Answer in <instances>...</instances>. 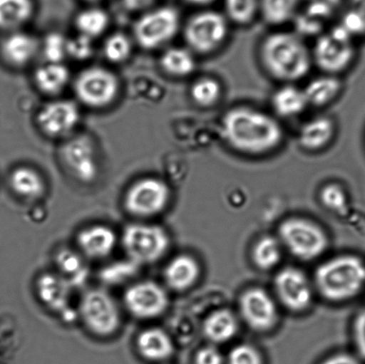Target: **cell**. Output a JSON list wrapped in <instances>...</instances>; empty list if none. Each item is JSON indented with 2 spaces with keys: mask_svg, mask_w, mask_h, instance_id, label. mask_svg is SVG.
<instances>
[{
  "mask_svg": "<svg viewBox=\"0 0 365 364\" xmlns=\"http://www.w3.org/2000/svg\"><path fill=\"white\" fill-rule=\"evenodd\" d=\"M221 135L229 147L249 156L274 151L284 137L277 120L262 110L247 106L235 107L225 113Z\"/></svg>",
  "mask_w": 365,
  "mask_h": 364,
  "instance_id": "1",
  "label": "cell"
},
{
  "mask_svg": "<svg viewBox=\"0 0 365 364\" xmlns=\"http://www.w3.org/2000/svg\"><path fill=\"white\" fill-rule=\"evenodd\" d=\"M259 58L271 77L282 82L302 80L312 66V53L300 38L292 32H274L264 38Z\"/></svg>",
  "mask_w": 365,
  "mask_h": 364,
  "instance_id": "2",
  "label": "cell"
},
{
  "mask_svg": "<svg viewBox=\"0 0 365 364\" xmlns=\"http://www.w3.org/2000/svg\"><path fill=\"white\" fill-rule=\"evenodd\" d=\"M318 291L328 301L342 302L355 297L365 284V265L356 256H341L318 267Z\"/></svg>",
  "mask_w": 365,
  "mask_h": 364,
  "instance_id": "3",
  "label": "cell"
},
{
  "mask_svg": "<svg viewBox=\"0 0 365 364\" xmlns=\"http://www.w3.org/2000/svg\"><path fill=\"white\" fill-rule=\"evenodd\" d=\"M74 94L84 105L103 109L112 105L120 94V83L115 74L105 67L87 68L73 82Z\"/></svg>",
  "mask_w": 365,
  "mask_h": 364,
  "instance_id": "4",
  "label": "cell"
},
{
  "mask_svg": "<svg viewBox=\"0 0 365 364\" xmlns=\"http://www.w3.org/2000/svg\"><path fill=\"white\" fill-rule=\"evenodd\" d=\"M123 244L130 260L142 265L162 259L169 248L170 239L159 226L132 224L124 230Z\"/></svg>",
  "mask_w": 365,
  "mask_h": 364,
  "instance_id": "5",
  "label": "cell"
},
{
  "mask_svg": "<svg viewBox=\"0 0 365 364\" xmlns=\"http://www.w3.org/2000/svg\"><path fill=\"white\" fill-rule=\"evenodd\" d=\"M352 38L341 24L321 34L314 46L313 62L329 75L344 71L355 56Z\"/></svg>",
  "mask_w": 365,
  "mask_h": 364,
  "instance_id": "6",
  "label": "cell"
},
{
  "mask_svg": "<svg viewBox=\"0 0 365 364\" xmlns=\"http://www.w3.org/2000/svg\"><path fill=\"white\" fill-rule=\"evenodd\" d=\"M180 28V16L173 7L150 11L135 24L134 37L142 48H162L176 37Z\"/></svg>",
  "mask_w": 365,
  "mask_h": 364,
  "instance_id": "7",
  "label": "cell"
},
{
  "mask_svg": "<svg viewBox=\"0 0 365 364\" xmlns=\"http://www.w3.org/2000/svg\"><path fill=\"white\" fill-rule=\"evenodd\" d=\"M228 36V24L221 14L205 11L193 16L186 24L184 37L191 51L209 55L224 44Z\"/></svg>",
  "mask_w": 365,
  "mask_h": 364,
  "instance_id": "8",
  "label": "cell"
},
{
  "mask_svg": "<svg viewBox=\"0 0 365 364\" xmlns=\"http://www.w3.org/2000/svg\"><path fill=\"white\" fill-rule=\"evenodd\" d=\"M281 240L289 252L302 260H313L323 254L328 239L319 227L300 219L285 220L279 228Z\"/></svg>",
  "mask_w": 365,
  "mask_h": 364,
  "instance_id": "9",
  "label": "cell"
},
{
  "mask_svg": "<svg viewBox=\"0 0 365 364\" xmlns=\"http://www.w3.org/2000/svg\"><path fill=\"white\" fill-rule=\"evenodd\" d=\"M80 315L88 329L98 336H110L119 329V308L113 298L100 288L88 291L82 297Z\"/></svg>",
  "mask_w": 365,
  "mask_h": 364,
  "instance_id": "10",
  "label": "cell"
},
{
  "mask_svg": "<svg viewBox=\"0 0 365 364\" xmlns=\"http://www.w3.org/2000/svg\"><path fill=\"white\" fill-rule=\"evenodd\" d=\"M170 191L160 178L148 177L135 182L125 195V207L131 215L149 217L166 208Z\"/></svg>",
  "mask_w": 365,
  "mask_h": 364,
  "instance_id": "11",
  "label": "cell"
},
{
  "mask_svg": "<svg viewBox=\"0 0 365 364\" xmlns=\"http://www.w3.org/2000/svg\"><path fill=\"white\" fill-rule=\"evenodd\" d=\"M61 158L71 176L83 184H91L99 173L98 151L86 135L70 138L61 150Z\"/></svg>",
  "mask_w": 365,
  "mask_h": 364,
  "instance_id": "12",
  "label": "cell"
},
{
  "mask_svg": "<svg viewBox=\"0 0 365 364\" xmlns=\"http://www.w3.org/2000/svg\"><path fill=\"white\" fill-rule=\"evenodd\" d=\"M36 121L46 137L63 138L73 133L80 123L81 110L71 100H55L39 110Z\"/></svg>",
  "mask_w": 365,
  "mask_h": 364,
  "instance_id": "13",
  "label": "cell"
},
{
  "mask_svg": "<svg viewBox=\"0 0 365 364\" xmlns=\"http://www.w3.org/2000/svg\"><path fill=\"white\" fill-rule=\"evenodd\" d=\"M124 302L132 315L138 318L151 319L165 311L169 298L159 284L142 281L128 288Z\"/></svg>",
  "mask_w": 365,
  "mask_h": 364,
  "instance_id": "14",
  "label": "cell"
},
{
  "mask_svg": "<svg viewBox=\"0 0 365 364\" xmlns=\"http://www.w3.org/2000/svg\"><path fill=\"white\" fill-rule=\"evenodd\" d=\"M275 290L286 308L302 312L309 308L313 298L312 288L302 270L294 267L282 269L275 277Z\"/></svg>",
  "mask_w": 365,
  "mask_h": 364,
  "instance_id": "15",
  "label": "cell"
},
{
  "mask_svg": "<svg viewBox=\"0 0 365 364\" xmlns=\"http://www.w3.org/2000/svg\"><path fill=\"white\" fill-rule=\"evenodd\" d=\"M240 309L247 324L257 331H269L277 323V306L262 288H253L245 291L240 299Z\"/></svg>",
  "mask_w": 365,
  "mask_h": 364,
  "instance_id": "16",
  "label": "cell"
},
{
  "mask_svg": "<svg viewBox=\"0 0 365 364\" xmlns=\"http://www.w3.org/2000/svg\"><path fill=\"white\" fill-rule=\"evenodd\" d=\"M71 287L62 276L52 274H44L37 284L38 296L43 304L62 313L68 322H73L77 316L69 306Z\"/></svg>",
  "mask_w": 365,
  "mask_h": 364,
  "instance_id": "17",
  "label": "cell"
},
{
  "mask_svg": "<svg viewBox=\"0 0 365 364\" xmlns=\"http://www.w3.org/2000/svg\"><path fill=\"white\" fill-rule=\"evenodd\" d=\"M38 51V43L26 32L13 31L4 39L1 45L3 58L9 66L21 68L34 59Z\"/></svg>",
  "mask_w": 365,
  "mask_h": 364,
  "instance_id": "18",
  "label": "cell"
},
{
  "mask_svg": "<svg viewBox=\"0 0 365 364\" xmlns=\"http://www.w3.org/2000/svg\"><path fill=\"white\" fill-rule=\"evenodd\" d=\"M78 244L88 258L103 259L113 252L116 244V234L106 226H93L78 235Z\"/></svg>",
  "mask_w": 365,
  "mask_h": 364,
  "instance_id": "19",
  "label": "cell"
},
{
  "mask_svg": "<svg viewBox=\"0 0 365 364\" xmlns=\"http://www.w3.org/2000/svg\"><path fill=\"white\" fill-rule=\"evenodd\" d=\"M335 123L331 118H314L300 128L299 144L306 151H321L331 144L335 135Z\"/></svg>",
  "mask_w": 365,
  "mask_h": 364,
  "instance_id": "20",
  "label": "cell"
},
{
  "mask_svg": "<svg viewBox=\"0 0 365 364\" xmlns=\"http://www.w3.org/2000/svg\"><path fill=\"white\" fill-rule=\"evenodd\" d=\"M200 266L196 260L188 255L178 256L171 260L165 269L168 285L175 291L187 290L198 280Z\"/></svg>",
  "mask_w": 365,
  "mask_h": 364,
  "instance_id": "21",
  "label": "cell"
},
{
  "mask_svg": "<svg viewBox=\"0 0 365 364\" xmlns=\"http://www.w3.org/2000/svg\"><path fill=\"white\" fill-rule=\"evenodd\" d=\"M137 345L143 358L150 361H163L174 351L170 337L158 328H152L139 334Z\"/></svg>",
  "mask_w": 365,
  "mask_h": 364,
  "instance_id": "22",
  "label": "cell"
},
{
  "mask_svg": "<svg viewBox=\"0 0 365 364\" xmlns=\"http://www.w3.org/2000/svg\"><path fill=\"white\" fill-rule=\"evenodd\" d=\"M34 78L36 87L43 94L56 95L69 84L71 74L63 63H46L35 71Z\"/></svg>",
  "mask_w": 365,
  "mask_h": 364,
  "instance_id": "23",
  "label": "cell"
},
{
  "mask_svg": "<svg viewBox=\"0 0 365 364\" xmlns=\"http://www.w3.org/2000/svg\"><path fill=\"white\" fill-rule=\"evenodd\" d=\"M271 102L275 113L282 118L298 116L309 106L303 89L292 84L278 88Z\"/></svg>",
  "mask_w": 365,
  "mask_h": 364,
  "instance_id": "24",
  "label": "cell"
},
{
  "mask_svg": "<svg viewBox=\"0 0 365 364\" xmlns=\"http://www.w3.org/2000/svg\"><path fill=\"white\" fill-rule=\"evenodd\" d=\"M204 334L214 343H225L235 336L238 331L237 320L227 309L211 313L204 323Z\"/></svg>",
  "mask_w": 365,
  "mask_h": 364,
  "instance_id": "25",
  "label": "cell"
},
{
  "mask_svg": "<svg viewBox=\"0 0 365 364\" xmlns=\"http://www.w3.org/2000/svg\"><path fill=\"white\" fill-rule=\"evenodd\" d=\"M309 105L324 107L337 98L341 90V83L334 75L314 78L303 88Z\"/></svg>",
  "mask_w": 365,
  "mask_h": 364,
  "instance_id": "26",
  "label": "cell"
},
{
  "mask_svg": "<svg viewBox=\"0 0 365 364\" xmlns=\"http://www.w3.org/2000/svg\"><path fill=\"white\" fill-rule=\"evenodd\" d=\"M160 67L164 73L174 78H185L195 71L196 61L192 51L189 48H168L160 59Z\"/></svg>",
  "mask_w": 365,
  "mask_h": 364,
  "instance_id": "27",
  "label": "cell"
},
{
  "mask_svg": "<svg viewBox=\"0 0 365 364\" xmlns=\"http://www.w3.org/2000/svg\"><path fill=\"white\" fill-rule=\"evenodd\" d=\"M34 12L32 0H0V28L16 31L30 21Z\"/></svg>",
  "mask_w": 365,
  "mask_h": 364,
  "instance_id": "28",
  "label": "cell"
},
{
  "mask_svg": "<svg viewBox=\"0 0 365 364\" xmlns=\"http://www.w3.org/2000/svg\"><path fill=\"white\" fill-rule=\"evenodd\" d=\"M10 184L14 192L26 199L41 197L45 191V183L37 170L29 167H20L13 171Z\"/></svg>",
  "mask_w": 365,
  "mask_h": 364,
  "instance_id": "29",
  "label": "cell"
},
{
  "mask_svg": "<svg viewBox=\"0 0 365 364\" xmlns=\"http://www.w3.org/2000/svg\"><path fill=\"white\" fill-rule=\"evenodd\" d=\"M108 25V14L105 10L96 7L81 11L75 19V27L78 34L93 41L105 33Z\"/></svg>",
  "mask_w": 365,
  "mask_h": 364,
  "instance_id": "30",
  "label": "cell"
},
{
  "mask_svg": "<svg viewBox=\"0 0 365 364\" xmlns=\"http://www.w3.org/2000/svg\"><path fill=\"white\" fill-rule=\"evenodd\" d=\"M57 266L62 276L71 286H78L88 278V271L83 260L76 253L70 249H63L56 256Z\"/></svg>",
  "mask_w": 365,
  "mask_h": 364,
  "instance_id": "31",
  "label": "cell"
},
{
  "mask_svg": "<svg viewBox=\"0 0 365 364\" xmlns=\"http://www.w3.org/2000/svg\"><path fill=\"white\" fill-rule=\"evenodd\" d=\"M223 89L220 82L212 77H202L193 82L190 95L196 105L210 108L216 105L222 96Z\"/></svg>",
  "mask_w": 365,
  "mask_h": 364,
  "instance_id": "32",
  "label": "cell"
},
{
  "mask_svg": "<svg viewBox=\"0 0 365 364\" xmlns=\"http://www.w3.org/2000/svg\"><path fill=\"white\" fill-rule=\"evenodd\" d=\"M299 0H259L264 21L273 25L287 23L295 16Z\"/></svg>",
  "mask_w": 365,
  "mask_h": 364,
  "instance_id": "33",
  "label": "cell"
},
{
  "mask_svg": "<svg viewBox=\"0 0 365 364\" xmlns=\"http://www.w3.org/2000/svg\"><path fill=\"white\" fill-rule=\"evenodd\" d=\"M281 256L280 244L274 237L261 238L253 249V261L259 269H274L280 262Z\"/></svg>",
  "mask_w": 365,
  "mask_h": 364,
  "instance_id": "34",
  "label": "cell"
},
{
  "mask_svg": "<svg viewBox=\"0 0 365 364\" xmlns=\"http://www.w3.org/2000/svg\"><path fill=\"white\" fill-rule=\"evenodd\" d=\"M132 42L126 34L117 32L109 36L103 44V55L109 62L121 63L130 58L132 53Z\"/></svg>",
  "mask_w": 365,
  "mask_h": 364,
  "instance_id": "35",
  "label": "cell"
},
{
  "mask_svg": "<svg viewBox=\"0 0 365 364\" xmlns=\"http://www.w3.org/2000/svg\"><path fill=\"white\" fill-rule=\"evenodd\" d=\"M259 9V0H225L229 19L240 25L250 23Z\"/></svg>",
  "mask_w": 365,
  "mask_h": 364,
  "instance_id": "36",
  "label": "cell"
},
{
  "mask_svg": "<svg viewBox=\"0 0 365 364\" xmlns=\"http://www.w3.org/2000/svg\"><path fill=\"white\" fill-rule=\"evenodd\" d=\"M341 25L352 37L365 34V0H350Z\"/></svg>",
  "mask_w": 365,
  "mask_h": 364,
  "instance_id": "37",
  "label": "cell"
},
{
  "mask_svg": "<svg viewBox=\"0 0 365 364\" xmlns=\"http://www.w3.org/2000/svg\"><path fill=\"white\" fill-rule=\"evenodd\" d=\"M68 38L60 32H50L42 44V53L46 63H63L67 56Z\"/></svg>",
  "mask_w": 365,
  "mask_h": 364,
  "instance_id": "38",
  "label": "cell"
},
{
  "mask_svg": "<svg viewBox=\"0 0 365 364\" xmlns=\"http://www.w3.org/2000/svg\"><path fill=\"white\" fill-rule=\"evenodd\" d=\"M94 53L93 39L78 34L76 37L68 38L67 56L77 61H86Z\"/></svg>",
  "mask_w": 365,
  "mask_h": 364,
  "instance_id": "39",
  "label": "cell"
},
{
  "mask_svg": "<svg viewBox=\"0 0 365 364\" xmlns=\"http://www.w3.org/2000/svg\"><path fill=\"white\" fill-rule=\"evenodd\" d=\"M138 266V264L132 260L130 262L115 263L103 270L102 279L109 284L123 283L137 272Z\"/></svg>",
  "mask_w": 365,
  "mask_h": 364,
  "instance_id": "40",
  "label": "cell"
},
{
  "mask_svg": "<svg viewBox=\"0 0 365 364\" xmlns=\"http://www.w3.org/2000/svg\"><path fill=\"white\" fill-rule=\"evenodd\" d=\"M322 203L329 209L341 212L346 206V196L344 190L337 184H329L322 189Z\"/></svg>",
  "mask_w": 365,
  "mask_h": 364,
  "instance_id": "41",
  "label": "cell"
},
{
  "mask_svg": "<svg viewBox=\"0 0 365 364\" xmlns=\"http://www.w3.org/2000/svg\"><path fill=\"white\" fill-rule=\"evenodd\" d=\"M228 364H262L259 351L248 344L239 345L228 355Z\"/></svg>",
  "mask_w": 365,
  "mask_h": 364,
  "instance_id": "42",
  "label": "cell"
},
{
  "mask_svg": "<svg viewBox=\"0 0 365 364\" xmlns=\"http://www.w3.org/2000/svg\"><path fill=\"white\" fill-rule=\"evenodd\" d=\"M223 355L213 347H206L197 353L196 364H223Z\"/></svg>",
  "mask_w": 365,
  "mask_h": 364,
  "instance_id": "43",
  "label": "cell"
},
{
  "mask_svg": "<svg viewBox=\"0 0 365 364\" xmlns=\"http://www.w3.org/2000/svg\"><path fill=\"white\" fill-rule=\"evenodd\" d=\"M354 334H355L356 347L360 354L365 358V309L356 318Z\"/></svg>",
  "mask_w": 365,
  "mask_h": 364,
  "instance_id": "44",
  "label": "cell"
},
{
  "mask_svg": "<svg viewBox=\"0 0 365 364\" xmlns=\"http://www.w3.org/2000/svg\"><path fill=\"white\" fill-rule=\"evenodd\" d=\"M155 0H123L125 9L130 11H141L153 5Z\"/></svg>",
  "mask_w": 365,
  "mask_h": 364,
  "instance_id": "45",
  "label": "cell"
},
{
  "mask_svg": "<svg viewBox=\"0 0 365 364\" xmlns=\"http://www.w3.org/2000/svg\"><path fill=\"white\" fill-rule=\"evenodd\" d=\"M323 364H359V363L351 355L339 354L327 359Z\"/></svg>",
  "mask_w": 365,
  "mask_h": 364,
  "instance_id": "46",
  "label": "cell"
},
{
  "mask_svg": "<svg viewBox=\"0 0 365 364\" xmlns=\"http://www.w3.org/2000/svg\"><path fill=\"white\" fill-rule=\"evenodd\" d=\"M311 3H319L323 4V5L328 6L331 7V9H335V6H338L339 3V0H310Z\"/></svg>",
  "mask_w": 365,
  "mask_h": 364,
  "instance_id": "47",
  "label": "cell"
},
{
  "mask_svg": "<svg viewBox=\"0 0 365 364\" xmlns=\"http://www.w3.org/2000/svg\"><path fill=\"white\" fill-rule=\"evenodd\" d=\"M186 1L195 5H207V4L212 3L215 0H186Z\"/></svg>",
  "mask_w": 365,
  "mask_h": 364,
  "instance_id": "48",
  "label": "cell"
},
{
  "mask_svg": "<svg viewBox=\"0 0 365 364\" xmlns=\"http://www.w3.org/2000/svg\"><path fill=\"white\" fill-rule=\"evenodd\" d=\"M87 1L94 2V1H98V0H87Z\"/></svg>",
  "mask_w": 365,
  "mask_h": 364,
  "instance_id": "49",
  "label": "cell"
}]
</instances>
